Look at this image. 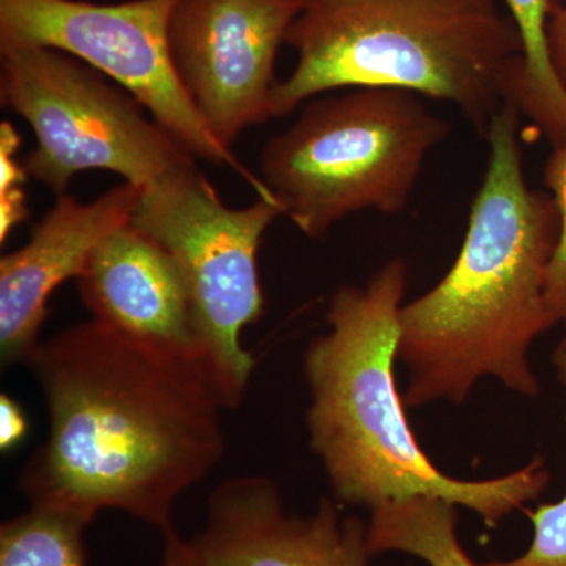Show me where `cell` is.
<instances>
[{
	"instance_id": "44dd1931",
	"label": "cell",
	"mask_w": 566,
	"mask_h": 566,
	"mask_svg": "<svg viewBox=\"0 0 566 566\" xmlns=\"http://www.w3.org/2000/svg\"><path fill=\"white\" fill-rule=\"evenodd\" d=\"M551 363H553L554 370H556L558 385H560L566 397V338L558 342L556 348H554Z\"/></svg>"
},
{
	"instance_id": "e0dca14e",
	"label": "cell",
	"mask_w": 566,
	"mask_h": 566,
	"mask_svg": "<svg viewBox=\"0 0 566 566\" xmlns=\"http://www.w3.org/2000/svg\"><path fill=\"white\" fill-rule=\"evenodd\" d=\"M21 136L10 122L0 123V243L29 216L24 182L29 174L20 163Z\"/></svg>"
},
{
	"instance_id": "30bf717a",
	"label": "cell",
	"mask_w": 566,
	"mask_h": 566,
	"mask_svg": "<svg viewBox=\"0 0 566 566\" xmlns=\"http://www.w3.org/2000/svg\"><path fill=\"white\" fill-rule=\"evenodd\" d=\"M324 497L312 515L290 513L273 480L234 476L216 488L191 566H374L367 520Z\"/></svg>"
},
{
	"instance_id": "ba28073f",
	"label": "cell",
	"mask_w": 566,
	"mask_h": 566,
	"mask_svg": "<svg viewBox=\"0 0 566 566\" xmlns=\"http://www.w3.org/2000/svg\"><path fill=\"white\" fill-rule=\"evenodd\" d=\"M177 0H0V52L51 48L84 62L150 112L197 158L232 167L259 196L271 197L230 148L212 136L182 87L169 46Z\"/></svg>"
},
{
	"instance_id": "d6986e66",
	"label": "cell",
	"mask_w": 566,
	"mask_h": 566,
	"mask_svg": "<svg viewBox=\"0 0 566 566\" xmlns=\"http://www.w3.org/2000/svg\"><path fill=\"white\" fill-rule=\"evenodd\" d=\"M547 50L558 80L566 88V0H554L547 21Z\"/></svg>"
},
{
	"instance_id": "ffe728a7",
	"label": "cell",
	"mask_w": 566,
	"mask_h": 566,
	"mask_svg": "<svg viewBox=\"0 0 566 566\" xmlns=\"http://www.w3.org/2000/svg\"><path fill=\"white\" fill-rule=\"evenodd\" d=\"M28 430V419L21 405L10 395L2 394L0 397V449L2 452H10L14 447L20 446Z\"/></svg>"
},
{
	"instance_id": "2e32d148",
	"label": "cell",
	"mask_w": 566,
	"mask_h": 566,
	"mask_svg": "<svg viewBox=\"0 0 566 566\" xmlns=\"http://www.w3.org/2000/svg\"><path fill=\"white\" fill-rule=\"evenodd\" d=\"M534 535L521 556L491 560L483 566H566V494L528 513Z\"/></svg>"
},
{
	"instance_id": "7a4b0ae2",
	"label": "cell",
	"mask_w": 566,
	"mask_h": 566,
	"mask_svg": "<svg viewBox=\"0 0 566 566\" xmlns=\"http://www.w3.org/2000/svg\"><path fill=\"white\" fill-rule=\"evenodd\" d=\"M521 112L504 103L486 129L490 158L455 262L398 315L397 359L408 370L406 408L463 405L482 379L536 398L532 345L558 326L546 279L560 234L549 192L527 185Z\"/></svg>"
},
{
	"instance_id": "8fae6325",
	"label": "cell",
	"mask_w": 566,
	"mask_h": 566,
	"mask_svg": "<svg viewBox=\"0 0 566 566\" xmlns=\"http://www.w3.org/2000/svg\"><path fill=\"white\" fill-rule=\"evenodd\" d=\"M140 188L123 182L92 202L62 193L33 227L31 240L0 260V352L28 365L40 344L52 293L80 277L93 251L132 222Z\"/></svg>"
},
{
	"instance_id": "8992f818",
	"label": "cell",
	"mask_w": 566,
	"mask_h": 566,
	"mask_svg": "<svg viewBox=\"0 0 566 566\" xmlns=\"http://www.w3.org/2000/svg\"><path fill=\"white\" fill-rule=\"evenodd\" d=\"M281 214L273 197L227 207L196 164L142 188L133 214V226L158 241L180 271L197 344L227 409L243 403L255 367L241 333L263 314L260 244Z\"/></svg>"
},
{
	"instance_id": "4fadbf2b",
	"label": "cell",
	"mask_w": 566,
	"mask_h": 566,
	"mask_svg": "<svg viewBox=\"0 0 566 566\" xmlns=\"http://www.w3.org/2000/svg\"><path fill=\"white\" fill-rule=\"evenodd\" d=\"M504 6L523 41L506 103L534 123L553 150L565 147L566 88L551 62L546 36L554 0H504Z\"/></svg>"
},
{
	"instance_id": "6da1fadb",
	"label": "cell",
	"mask_w": 566,
	"mask_h": 566,
	"mask_svg": "<svg viewBox=\"0 0 566 566\" xmlns=\"http://www.w3.org/2000/svg\"><path fill=\"white\" fill-rule=\"evenodd\" d=\"M28 365L51 420L21 475L31 506L87 524L118 510L174 531L178 499L226 455L227 408L203 354L92 318L40 342Z\"/></svg>"
},
{
	"instance_id": "5b68a950",
	"label": "cell",
	"mask_w": 566,
	"mask_h": 566,
	"mask_svg": "<svg viewBox=\"0 0 566 566\" xmlns=\"http://www.w3.org/2000/svg\"><path fill=\"white\" fill-rule=\"evenodd\" d=\"M450 125L405 88L311 99L262 153V181L282 214L316 240L354 212L400 214Z\"/></svg>"
},
{
	"instance_id": "9c48e42d",
	"label": "cell",
	"mask_w": 566,
	"mask_h": 566,
	"mask_svg": "<svg viewBox=\"0 0 566 566\" xmlns=\"http://www.w3.org/2000/svg\"><path fill=\"white\" fill-rule=\"evenodd\" d=\"M303 0H177L169 46L182 87L212 136L238 137L273 118L279 48Z\"/></svg>"
},
{
	"instance_id": "3957f363",
	"label": "cell",
	"mask_w": 566,
	"mask_h": 566,
	"mask_svg": "<svg viewBox=\"0 0 566 566\" xmlns=\"http://www.w3.org/2000/svg\"><path fill=\"white\" fill-rule=\"evenodd\" d=\"M408 266L390 260L363 286L331 297L327 331L304 353L307 431L334 501L365 512L387 502L433 497L475 513L497 527L536 501L551 482L543 458L493 479L442 472L417 441L395 379L398 315Z\"/></svg>"
},
{
	"instance_id": "ac0fdd59",
	"label": "cell",
	"mask_w": 566,
	"mask_h": 566,
	"mask_svg": "<svg viewBox=\"0 0 566 566\" xmlns=\"http://www.w3.org/2000/svg\"><path fill=\"white\" fill-rule=\"evenodd\" d=\"M545 182L560 212V234L546 279V300L557 324L566 329V145L547 159Z\"/></svg>"
},
{
	"instance_id": "9a60e30c",
	"label": "cell",
	"mask_w": 566,
	"mask_h": 566,
	"mask_svg": "<svg viewBox=\"0 0 566 566\" xmlns=\"http://www.w3.org/2000/svg\"><path fill=\"white\" fill-rule=\"evenodd\" d=\"M77 517L31 506L0 526V566H87L84 532ZM161 566H191L188 539L164 535Z\"/></svg>"
},
{
	"instance_id": "5bb4252c",
	"label": "cell",
	"mask_w": 566,
	"mask_h": 566,
	"mask_svg": "<svg viewBox=\"0 0 566 566\" xmlns=\"http://www.w3.org/2000/svg\"><path fill=\"white\" fill-rule=\"evenodd\" d=\"M368 546L374 556L408 554L428 566H483L458 538V506L433 497L387 502L368 512Z\"/></svg>"
},
{
	"instance_id": "52a82bcc",
	"label": "cell",
	"mask_w": 566,
	"mask_h": 566,
	"mask_svg": "<svg viewBox=\"0 0 566 566\" xmlns=\"http://www.w3.org/2000/svg\"><path fill=\"white\" fill-rule=\"evenodd\" d=\"M0 98L35 134L25 170L57 196L85 170H111L142 189L196 158L128 92L51 48L2 52Z\"/></svg>"
},
{
	"instance_id": "277c9868",
	"label": "cell",
	"mask_w": 566,
	"mask_h": 566,
	"mask_svg": "<svg viewBox=\"0 0 566 566\" xmlns=\"http://www.w3.org/2000/svg\"><path fill=\"white\" fill-rule=\"evenodd\" d=\"M501 0H303L285 44L296 65L273 117L337 88L394 87L453 104L485 136L523 41Z\"/></svg>"
},
{
	"instance_id": "7c38bea8",
	"label": "cell",
	"mask_w": 566,
	"mask_h": 566,
	"mask_svg": "<svg viewBox=\"0 0 566 566\" xmlns=\"http://www.w3.org/2000/svg\"><path fill=\"white\" fill-rule=\"evenodd\" d=\"M76 281L82 303L98 322L155 344L200 352L177 264L132 222L93 251Z\"/></svg>"
}]
</instances>
